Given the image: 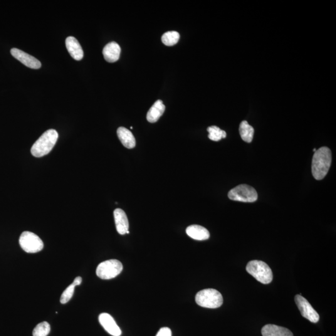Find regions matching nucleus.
Returning <instances> with one entry per match:
<instances>
[{"mask_svg":"<svg viewBox=\"0 0 336 336\" xmlns=\"http://www.w3.org/2000/svg\"><path fill=\"white\" fill-rule=\"evenodd\" d=\"M332 162V153L330 148L321 147L316 150L312 160V174L316 180L325 178Z\"/></svg>","mask_w":336,"mask_h":336,"instance_id":"1","label":"nucleus"},{"mask_svg":"<svg viewBox=\"0 0 336 336\" xmlns=\"http://www.w3.org/2000/svg\"><path fill=\"white\" fill-rule=\"evenodd\" d=\"M58 133L54 129L47 130L39 137L31 149L32 155L41 158L48 155L53 149L58 139Z\"/></svg>","mask_w":336,"mask_h":336,"instance_id":"2","label":"nucleus"},{"mask_svg":"<svg viewBox=\"0 0 336 336\" xmlns=\"http://www.w3.org/2000/svg\"><path fill=\"white\" fill-rule=\"evenodd\" d=\"M246 270L250 275L261 283H270L273 280L272 271L267 264L262 261H250L247 264Z\"/></svg>","mask_w":336,"mask_h":336,"instance_id":"3","label":"nucleus"},{"mask_svg":"<svg viewBox=\"0 0 336 336\" xmlns=\"http://www.w3.org/2000/svg\"><path fill=\"white\" fill-rule=\"evenodd\" d=\"M196 302L201 307L218 308L223 304V297L221 293L214 289H205L197 293Z\"/></svg>","mask_w":336,"mask_h":336,"instance_id":"4","label":"nucleus"},{"mask_svg":"<svg viewBox=\"0 0 336 336\" xmlns=\"http://www.w3.org/2000/svg\"><path fill=\"white\" fill-rule=\"evenodd\" d=\"M122 270V263L119 260L112 259L100 263L96 270V274L103 280H110L120 275Z\"/></svg>","mask_w":336,"mask_h":336,"instance_id":"5","label":"nucleus"},{"mask_svg":"<svg viewBox=\"0 0 336 336\" xmlns=\"http://www.w3.org/2000/svg\"><path fill=\"white\" fill-rule=\"evenodd\" d=\"M229 198L232 201L254 202L258 199L256 190L247 184H241L229 192Z\"/></svg>","mask_w":336,"mask_h":336,"instance_id":"6","label":"nucleus"},{"mask_svg":"<svg viewBox=\"0 0 336 336\" xmlns=\"http://www.w3.org/2000/svg\"><path fill=\"white\" fill-rule=\"evenodd\" d=\"M19 243L21 249L26 253H38L44 248L43 241L37 235L29 231L21 234Z\"/></svg>","mask_w":336,"mask_h":336,"instance_id":"7","label":"nucleus"},{"mask_svg":"<svg viewBox=\"0 0 336 336\" xmlns=\"http://www.w3.org/2000/svg\"><path fill=\"white\" fill-rule=\"evenodd\" d=\"M296 305L300 311L301 315L311 323H316L320 321V315L312 307L306 298L301 295H296L295 298Z\"/></svg>","mask_w":336,"mask_h":336,"instance_id":"8","label":"nucleus"},{"mask_svg":"<svg viewBox=\"0 0 336 336\" xmlns=\"http://www.w3.org/2000/svg\"><path fill=\"white\" fill-rule=\"evenodd\" d=\"M11 55L16 59L17 60L20 61L24 66L29 68L33 69H38L41 67V62L34 58V57L29 55L28 53L17 48L11 49Z\"/></svg>","mask_w":336,"mask_h":336,"instance_id":"9","label":"nucleus"},{"mask_svg":"<svg viewBox=\"0 0 336 336\" xmlns=\"http://www.w3.org/2000/svg\"><path fill=\"white\" fill-rule=\"evenodd\" d=\"M98 320L100 325L108 334L113 336H120L122 331L116 323L114 319L108 313L100 314Z\"/></svg>","mask_w":336,"mask_h":336,"instance_id":"10","label":"nucleus"},{"mask_svg":"<svg viewBox=\"0 0 336 336\" xmlns=\"http://www.w3.org/2000/svg\"><path fill=\"white\" fill-rule=\"evenodd\" d=\"M113 216L115 222L116 229L120 235L127 234L129 229V222L127 214L121 209H116L113 212Z\"/></svg>","mask_w":336,"mask_h":336,"instance_id":"11","label":"nucleus"},{"mask_svg":"<svg viewBox=\"0 0 336 336\" xmlns=\"http://www.w3.org/2000/svg\"><path fill=\"white\" fill-rule=\"evenodd\" d=\"M66 48L72 58L76 61H81L84 57L83 48L79 41L73 36H69L66 39Z\"/></svg>","mask_w":336,"mask_h":336,"instance_id":"12","label":"nucleus"},{"mask_svg":"<svg viewBox=\"0 0 336 336\" xmlns=\"http://www.w3.org/2000/svg\"><path fill=\"white\" fill-rule=\"evenodd\" d=\"M120 46L115 42L107 44L103 49V57L108 63H113L117 61L120 58Z\"/></svg>","mask_w":336,"mask_h":336,"instance_id":"13","label":"nucleus"},{"mask_svg":"<svg viewBox=\"0 0 336 336\" xmlns=\"http://www.w3.org/2000/svg\"><path fill=\"white\" fill-rule=\"evenodd\" d=\"M186 234L191 238L196 241H206L210 237L209 232L204 227L192 225L186 229Z\"/></svg>","mask_w":336,"mask_h":336,"instance_id":"14","label":"nucleus"},{"mask_svg":"<svg viewBox=\"0 0 336 336\" xmlns=\"http://www.w3.org/2000/svg\"><path fill=\"white\" fill-rule=\"evenodd\" d=\"M263 336H293L287 328L274 325H267L261 330Z\"/></svg>","mask_w":336,"mask_h":336,"instance_id":"15","label":"nucleus"},{"mask_svg":"<svg viewBox=\"0 0 336 336\" xmlns=\"http://www.w3.org/2000/svg\"><path fill=\"white\" fill-rule=\"evenodd\" d=\"M117 135L121 143L125 148H128V149H132V148L135 147V138L130 130L125 127L118 128Z\"/></svg>","mask_w":336,"mask_h":336,"instance_id":"16","label":"nucleus"},{"mask_svg":"<svg viewBox=\"0 0 336 336\" xmlns=\"http://www.w3.org/2000/svg\"><path fill=\"white\" fill-rule=\"evenodd\" d=\"M165 110V105L162 100H158L150 108L147 115V119L150 123L157 122L162 117Z\"/></svg>","mask_w":336,"mask_h":336,"instance_id":"17","label":"nucleus"},{"mask_svg":"<svg viewBox=\"0 0 336 336\" xmlns=\"http://www.w3.org/2000/svg\"><path fill=\"white\" fill-rule=\"evenodd\" d=\"M240 135L242 139L247 143H251L253 140L254 129L247 121H243L239 127Z\"/></svg>","mask_w":336,"mask_h":336,"instance_id":"18","label":"nucleus"},{"mask_svg":"<svg viewBox=\"0 0 336 336\" xmlns=\"http://www.w3.org/2000/svg\"><path fill=\"white\" fill-rule=\"evenodd\" d=\"M180 35L177 31H168L162 36L163 43L166 46H172L178 43Z\"/></svg>","mask_w":336,"mask_h":336,"instance_id":"19","label":"nucleus"},{"mask_svg":"<svg viewBox=\"0 0 336 336\" xmlns=\"http://www.w3.org/2000/svg\"><path fill=\"white\" fill-rule=\"evenodd\" d=\"M207 131L209 132V138L210 140L214 141V142H218L221 140L222 138L226 137L227 133L225 131L222 130L221 128L216 127V126H212L207 128Z\"/></svg>","mask_w":336,"mask_h":336,"instance_id":"20","label":"nucleus"},{"mask_svg":"<svg viewBox=\"0 0 336 336\" xmlns=\"http://www.w3.org/2000/svg\"><path fill=\"white\" fill-rule=\"evenodd\" d=\"M51 331V326L47 322H42L38 324L34 329L33 336H47Z\"/></svg>","mask_w":336,"mask_h":336,"instance_id":"21","label":"nucleus"},{"mask_svg":"<svg viewBox=\"0 0 336 336\" xmlns=\"http://www.w3.org/2000/svg\"><path fill=\"white\" fill-rule=\"evenodd\" d=\"M76 286L73 283L69 285L68 288L64 290L61 296L60 301L62 304H66L71 300L74 295V290Z\"/></svg>","mask_w":336,"mask_h":336,"instance_id":"22","label":"nucleus"},{"mask_svg":"<svg viewBox=\"0 0 336 336\" xmlns=\"http://www.w3.org/2000/svg\"><path fill=\"white\" fill-rule=\"evenodd\" d=\"M156 336H172L171 331L168 328H162Z\"/></svg>","mask_w":336,"mask_h":336,"instance_id":"23","label":"nucleus"},{"mask_svg":"<svg viewBox=\"0 0 336 336\" xmlns=\"http://www.w3.org/2000/svg\"><path fill=\"white\" fill-rule=\"evenodd\" d=\"M82 281H83V278L81 276H78V277H76L75 280H74L73 284L75 286H79L81 285Z\"/></svg>","mask_w":336,"mask_h":336,"instance_id":"24","label":"nucleus"},{"mask_svg":"<svg viewBox=\"0 0 336 336\" xmlns=\"http://www.w3.org/2000/svg\"><path fill=\"white\" fill-rule=\"evenodd\" d=\"M316 151V149H315H315H313V152H315Z\"/></svg>","mask_w":336,"mask_h":336,"instance_id":"25","label":"nucleus"}]
</instances>
